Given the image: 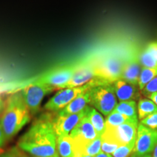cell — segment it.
<instances>
[{
  "label": "cell",
  "instance_id": "obj_1",
  "mask_svg": "<svg viewBox=\"0 0 157 157\" xmlns=\"http://www.w3.org/2000/svg\"><path fill=\"white\" fill-rule=\"evenodd\" d=\"M52 113H43L20 138L17 148L29 156L54 157L58 154Z\"/></svg>",
  "mask_w": 157,
  "mask_h": 157
},
{
  "label": "cell",
  "instance_id": "obj_2",
  "mask_svg": "<svg viewBox=\"0 0 157 157\" xmlns=\"http://www.w3.org/2000/svg\"><path fill=\"white\" fill-rule=\"evenodd\" d=\"M29 111L20 90L13 92L5 101V108L0 122L6 140L15 137L31 120Z\"/></svg>",
  "mask_w": 157,
  "mask_h": 157
},
{
  "label": "cell",
  "instance_id": "obj_3",
  "mask_svg": "<svg viewBox=\"0 0 157 157\" xmlns=\"http://www.w3.org/2000/svg\"><path fill=\"white\" fill-rule=\"evenodd\" d=\"M94 70L97 78L108 84L121 79L125 58L116 54L109 53L93 58Z\"/></svg>",
  "mask_w": 157,
  "mask_h": 157
},
{
  "label": "cell",
  "instance_id": "obj_4",
  "mask_svg": "<svg viewBox=\"0 0 157 157\" xmlns=\"http://www.w3.org/2000/svg\"><path fill=\"white\" fill-rule=\"evenodd\" d=\"M90 105L105 116L113 112L118 104L112 84H96L90 89Z\"/></svg>",
  "mask_w": 157,
  "mask_h": 157
},
{
  "label": "cell",
  "instance_id": "obj_5",
  "mask_svg": "<svg viewBox=\"0 0 157 157\" xmlns=\"http://www.w3.org/2000/svg\"><path fill=\"white\" fill-rule=\"evenodd\" d=\"M78 61L62 65L48 71L46 73L33 80V82L45 84L56 90L64 89L66 84L70 81L76 69Z\"/></svg>",
  "mask_w": 157,
  "mask_h": 157
},
{
  "label": "cell",
  "instance_id": "obj_6",
  "mask_svg": "<svg viewBox=\"0 0 157 157\" xmlns=\"http://www.w3.org/2000/svg\"><path fill=\"white\" fill-rule=\"evenodd\" d=\"M98 84V79L97 78H95L82 87L65 88V89L59 90L56 95L52 96L47 102V103L44 105V109L50 112H58L63 109L66 106H67L68 104L80 93H82L84 90L94 87Z\"/></svg>",
  "mask_w": 157,
  "mask_h": 157
},
{
  "label": "cell",
  "instance_id": "obj_7",
  "mask_svg": "<svg viewBox=\"0 0 157 157\" xmlns=\"http://www.w3.org/2000/svg\"><path fill=\"white\" fill-rule=\"evenodd\" d=\"M53 90H55L54 88L50 86L31 81L21 88L20 91L25 105L31 116H33L39 112L44 96Z\"/></svg>",
  "mask_w": 157,
  "mask_h": 157
},
{
  "label": "cell",
  "instance_id": "obj_8",
  "mask_svg": "<svg viewBox=\"0 0 157 157\" xmlns=\"http://www.w3.org/2000/svg\"><path fill=\"white\" fill-rule=\"evenodd\" d=\"M137 127L138 120H133L113 128H105L101 139L119 146H124L136 140Z\"/></svg>",
  "mask_w": 157,
  "mask_h": 157
},
{
  "label": "cell",
  "instance_id": "obj_9",
  "mask_svg": "<svg viewBox=\"0 0 157 157\" xmlns=\"http://www.w3.org/2000/svg\"><path fill=\"white\" fill-rule=\"evenodd\" d=\"M157 144V129L148 128L142 124L137 127V137L132 155L150 154Z\"/></svg>",
  "mask_w": 157,
  "mask_h": 157
},
{
  "label": "cell",
  "instance_id": "obj_10",
  "mask_svg": "<svg viewBox=\"0 0 157 157\" xmlns=\"http://www.w3.org/2000/svg\"><path fill=\"white\" fill-rule=\"evenodd\" d=\"M69 135L75 143L76 154H79L84 145L95 140L99 136L86 115L71 132Z\"/></svg>",
  "mask_w": 157,
  "mask_h": 157
},
{
  "label": "cell",
  "instance_id": "obj_11",
  "mask_svg": "<svg viewBox=\"0 0 157 157\" xmlns=\"http://www.w3.org/2000/svg\"><path fill=\"white\" fill-rule=\"evenodd\" d=\"M96 78L93 58H87L78 61L76 69L65 88L82 87Z\"/></svg>",
  "mask_w": 157,
  "mask_h": 157
},
{
  "label": "cell",
  "instance_id": "obj_12",
  "mask_svg": "<svg viewBox=\"0 0 157 157\" xmlns=\"http://www.w3.org/2000/svg\"><path fill=\"white\" fill-rule=\"evenodd\" d=\"M90 105L81 112L68 115H60L56 113L53 117V127L57 137L69 135L78 123L87 114Z\"/></svg>",
  "mask_w": 157,
  "mask_h": 157
},
{
  "label": "cell",
  "instance_id": "obj_13",
  "mask_svg": "<svg viewBox=\"0 0 157 157\" xmlns=\"http://www.w3.org/2000/svg\"><path fill=\"white\" fill-rule=\"evenodd\" d=\"M142 68L143 67L139 60V53L132 52L129 55V56H127V58H125L121 79L137 86L139 76Z\"/></svg>",
  "mask_w": 157,
  "mask_h": 157
},
{
  "label": "cell",
  "instance_id": "obj_14",
  "mask_svg": "<svg viewBox=\"0 0 157 157\" xmlns=\"http://www.w3.org/2000/svg\"><path fill=\"white\" fill-rule=\"evenodd\" d=\"M112 85L116 96L120 102L134 101L140 97V89L137 85L129 84L123 79L117 80L113 82Z\"/></svg>",
  "mask_w": 157,
  "mask_h": 157
},
{
  "label": "cell",
  "instance_id": "obj_15",
  "mask_svg": "<svg viewBox=\"0 0 157 157\" xmlns=\"http://www.w3.org/2000/svg\"><path fill=\"white\" fill-rule=\"evenodd\" d=\"M90 89L84 90V92L80 93L67 106L65 107L61 111L57 112V113L60 115H68L81 112L82 111H83L90 103Z\"/></svg>",
  "mask_w": 157,
  "mask_h": 157
},
{
  "label": "cell",
  "instance_id": "obj_16",
  "mask_svg": "<svg viewBox=\"0 0 157 157\" xmlns=\"http://www.w3.org/2000/svg\"><path fill=\"white\" fill-rule=\"evenodd\" d=\"M57 150L60 157H73L77 154L75 143L69 135L57 137Z\"/></svg>",
  "mask_w": 157,
  "mask_h": 157
},
{
  "label": "cell",
  "instance_id": "obj_17",
  "mask_svg": "<svg viewBox=\"0 0 157 157\" xmlns=\"http://www.w3.org/2000/svg\"><path fill=\"white\" fill-rule=\"evenodd\" d=\"M113 111L126 116L132 120H138L137 104L135 101L120 102L117 104Z\"/></svg>",
  "mask_w": 157,
  "mask_h": 157
},
{
  "label": "cell",
  "instance_id": "obj_18",
  "mask_svg": "<svg viewBox=\"0 0 157 157\" xmlns=\"http://www.w3.org/2000/svg\"><path fill=\"white\" fill-rule=\"evenodd\" d=\"M87 116L96 132L99 136H101L105 129V123L103 116L92 106L90 107Z\"/></svg>",
  "mask_w": 157,
  "mask_h": 157
},
{
  "label": "cell",
  "instance_id": "obj_19",
  "mask_svg": "<svg viewBox=\"0 0 157 157\" xmlns=\"http://www.w3.org/2000/svg\"><path fill=\"white\" fill-rule=\"evenodd\" d=\"M137 117L140 120L157 112V105L150 99H140L137 104Z\"/></svg>",
  "mask_w": 157,
  "mask_h": 157
},
{
  "label": "cell",
  "instance_id": "obj_20",
  "mask_svg": "<svg viewBox=\"0 0 157 157\" xmlns=\"http://www.w3.org/2000/svg\"><path fill=\"white\" fill-rule=\"evenodd\" d=\"M130 121L133 120L121 113L113 111L109 116H107L106 119L105 121V128H113V127H118L124 123L128 122Z\"/></svg>",
  "mask_w": 157,
  "mask_h": 157
},
{
  "label": "cell",
  "instance_id": "obj_21",
  "mask_svg": "<svg viewBox=\"0 0 157 157\" xmlns=\"http://www.w3.org/2000/svg\"><path fill=\"white\" fill-rule=\"evenodd\" d=\"M102 139L101 136H98L95 140L91 141L87 144L84 145L79 151L81 155H89V156H95L99 154L101 150Z\"/></svg>",
  "mask_w": 157,
  "mask_h": 157
},
{
  "label": "cell",
  "instance_id": "obj_22",
  "mask_svg": "<svg viewBox=\"0 0 157 157\" xmlns=\"http://www.w3.org/2000/svg\"><path fill=\"white\" fill-rule=\"evenodd\" d=\"M157 76V68H143L138 79V86L140 90H142L146 85Z\"/></svg>",
  "mask_w": 157,
  "mask_h": 157
},
{
  "label": "cell",
  "instance_id": "obj_23",
  "mask_svg": "<svg viewBox=\"0 0 157 157\" xmlns=\"http://www.w3.org/2000/svg\"><path fill=\"white\" fill-rule=\"evenodd\" d=\"M139 60L143 68H157V62L147 52L146 49H144V50L139 53Z\"/></svg>",
  "mask_w": 157,
  "mask_h": 157
},
{
  "label": "cell",
  "instance_id": "obj_24",
  "mask_svg": "<svg viewBox=\"0 0 157 157\" xmlns=\"http://www.w3.org/2000/svg\"><path fill=\"white\" fill-rule=\"evenodd\" d=\"M135 140H133L124 146H119L112 154L113 157H129L132 154L134 150Z\"/></svg>",
  "mask_w": 157,
  "mask_h": 157
},
{
  "label": "cell",
  "instance_id": "obj_25",
  "mask_svg": "<svg viewBox=\"0 0 157 157\" xmlns=\"http://www.w3.org/2000/svg\"><path fill=\"white\" fill-rule=\"evenodd\" d=\"M140 124L150 129H157V112L152 113L142 119Z\"/></svg>",
  "mask_w": 157,
  "mask_h": 157
},
{
  "label": "cell",
  "instance_id": "obj_26",
  "mask_svg": "<svg viewBox=\"0 0 157 157\" xmlns=\"http://www.w3.org/2000/svg\"><path fill=\"white\" fill-rule=\"evenodd\" d=\"M143 95L148 97L152 93H157V76L146 84V87L141 90Z\"/></svg>",
  "mask_w": 157,
  "mask_h": 157
},
{
  "label": "cell",
  "instance_id": "obj_27",
  "mask_svg": "<svg viewBox=\"0 0 157 157\" xmlns=\"http://www.w3.org/2000/svg\"><path fill=\"white\" fill-rule=\"evenodd\" d=\"M119 146L115 143L109 142V141L102 140L101 151L102 152L108 154H112L117 149L119 148Z\"/></svg>",
  "mask_w": 157,
  "mask_h": 157
},
{
  "label": "cell",
  "instance_id": "obj_28",
  "mask_svg": "<svg viewBox=\"0 0 157 157\" xmlns=\"http://www.w3.org/2000/svg\"><path fill=\"white\" fill-rule=\"evenodd\" d=\"M0 157H23L21 151L17 147H13L6 152H2Z\"/></svg>",
  "mask_w": 157,
  "mask_h": 157
},
{
  "label": "cell",
  "instance_id": "obj_29",
  "mask_svg": "<svg viewBox=\"0 0 157 157\" xmlns=\"http://www.w3.org/2000/svg\"><path fill=\"white\" fill-rule=\"evenodd\" d=\"M145 49L157 62V42H150Z\"/></svg>",
  "mask_w": 157,
  "mask_h": 157
},
{
  "label": "cell",
  "instance_id": "obj_30",
  "mask_svg": "<svg viewBox=\"0 0 157 157\" xmlns=\"http://www.w3.org/2000/svg\"><path fill=\"white\" fill-rule=\"evenodd\" d=\"M6 141L7 140H6L5 139V135H4L2 128V126H1V122H0V154L2 153L1 150L4 147V146H5Z\"/></svg>",
  "mask_w": 157,
  "mask_h": 157
},
{
  "label": "cell",
  "instance_id": "obj_31",
  "mask_svg": "<svg viewBox=\"0 0 157 157\" xmlns=\"http://www.w3.org/2000/svg\"><path fill=\"white\" fill-rule=\"evenodd\" d=\"M5 108V101L3 99L1 95H0V116L2 114Z\"/></svg>",
  "mask_w": 157,
  "mask_h": 157
},
{
  "label": "cell",
  "instance_id": "obj_32",
  "mask_svg": "<svg viewBox=\"0 0 157 157\" xmlns=\"http://www.w3.org/2000/svg\"><path fill=\"white\" fill-rule=\"evenodd\" d=\"M151 101H152L154 103L157 105V93H152L151 95H150L148 97Z\"/></svg>",
  "mask_w": 157,
  "mask_h": 157
},
{
  "label": "cell",
  "instance_id": "obj_33",
  "mask_svg": "<svg viewBox=\"0 0 157 157\" xmlns=\"http://www.w3.org/2000/svg\"><path fill=\"white\" fill-rule=\"evenodd\" d=\"M8 86L9 85H7V84H4L0 81V94H1V93H2L3 91H5V90H7Z\"/></svg>",
  "mask_w": 157,
  "mask_h": 157
},
{
  "label": "cell",
  "instance_id": "obj_34",
  "mask_svg": "<svg viewBox=\"0 0 157 157\" xmlns=\"http://www.w3.org/2000/svg\"><path fill=\"white\" fill-rule=\"evenodd\" d=\"M95 157H113V156H111V154H105V153H103V152H100L99 154L96 155Z\"/></svg>",
  "mask_w": 157,
  "mask_h": 157
},
{
  "label": "cell",
  "instance_id": "obj_35",
  "mask_svg": "<svg viewBox=\"0 0 157 157\" xmlns=\"http://www.w3.org/2000/svg\"><path fill=\"white\" fill-rule=\"evenodd\" d=\"M21 155H22L23 157H34V156H29V155H28L27 154H25V153H24L23 151H21ZM54 157H60V156L59 155H57V156H54Z\"/></svg>",
  "mask_w": 157,
  "mask_h": 157
},
{
  "label": "cell",
  "instance_id": "obj_36",
  "mask_svg": "<svg viewBox=\"0 0 157 157\" xmlns=\"http://www.w3.org/2000/svg\"><path fill=\"white\" fill-rule=\"evenodd\" d=\"M153 157H157V144L153 151Z\"/></svg>",
  "mask_w": 157,
  "mask_h": 157
},
{
  "label": "cell",
  "instance_id": "obj_37",
  "mask_svg": "<svg viewBox=\"0 0 157 157\" xmlns=\"http://www.w3.org/2000/svg\"><path fill=\"white\" fill-rule=\"evenodd\" d=\"M131 157H151L150 154H146V155H142V156H134V155H132Z\"/></svg>",
  "mask_w": 157,
  "mask_h": 157
},
{
  "label": "cell",
  "instance_id": "obj_38",
  "mask_svg": "<svg viewBox=\"0 0 157 157\" xmlns=\"http://www.w3.org/2000/svg\"><path fill=\"white\" fill-rule=\"evenodd\" d=\"M81 157H95V156H89V155H82Z\"/></svg>",
  "mask_w": 157,
  "mask_h": 157
}]
</instances>
